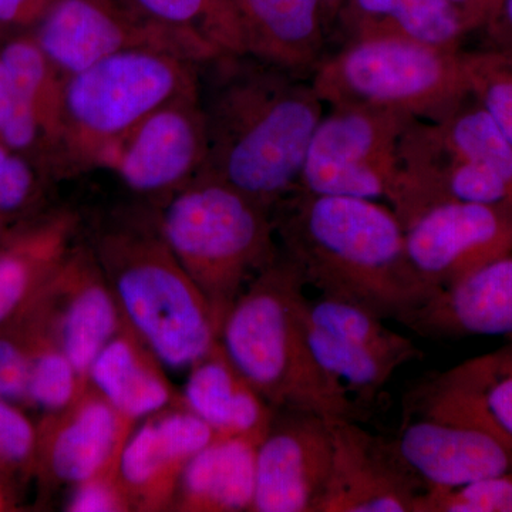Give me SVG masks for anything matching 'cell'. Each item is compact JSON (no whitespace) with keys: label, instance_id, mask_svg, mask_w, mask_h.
<instances>
[{"label":"cell","instance_id":"cell-9","mask_svg":"<svg viewBox=\"0 0 512 512\" xmlns=\"http://www.w3.org/2000/svg\"><path fill=\"white\" fill-rule=\"evenodd\" d=\"M413 120L397 111L330 107L313 133L298 191L387 201L400 137Z\"/></svg>","mask_w":512,"mask_h":512},{"label":"cell","instance_id":"cell-3","mask_svg":"<svg viewBox=\"0 0 512 512\" xmlns=\"http://www.w3.org/2000/svg\"><path fill=\"white\" fill-rule=\"evenodd\" d=\"M86 241L124 322L168 369H190L220 342L210 303L168 247L156 205L113 212Z\"/></svg>","mask_w":512,"mask_h":512},{"label":"cell","instance_id":"cell-25","mask_svg":"<svg viewBox=\"0 0 512 512\" xmlns=\"http://www.w3.org/2000/svg\"><path fill=\"white\" fill-rule=\"evenodd\" d=\"M144 18L188 33L218 55H248L244 28L229 0H120Z\"/></svg>","mask_w":512,"mask_h":512},{"label":"cell","instance_id":"cell-12","mask_svg":"<svg viewBox=\"0 0 512 512\" xmlns=\"http://www.w3.org/2000/svg\"><path fill=\"white\" fill-rule=\"evenodd\" d=\"M404 248L421 288L433 295L512 254V208L441 202L404 228Z\"/></svg>","mask_w":512,"mask_h":512},{"label":"cell","instance_id":"cell-24","mask_svg":"<svg viewBox=\"0 0 512 512\" xmlns=\"http://www.w3.org/2000/svg\"><path fill=\"white\" fill-rule=\"evenodd\" d=\"M0 62L36 113L52 151L53 175V161L62 130L67 76L43 52L32 33H22L3 43Z\"/></svg>","mask_w":512,"mask_h":512},{"label":"cell","instance_id":"cell-8","mask_svg":"<svg viewBox=\"0 0 512 512\" xmlns=\"http://www.w3.org/2000/svg\"><path fill=\"white\" fill-rule=\"evenodd\" d=\"M394 450L426 490H454L512 470V439L448 370L404 402Z\"/></svg>","mask_w":512,"mask_h":512},{"label":"cell","instance_id":"cell-16","mask_svg":"<svg viewBox=\"0 0 512 512\" xmlns=\"http://www.w3.org/2000/svg\"><path fill=\"white\" fill-rule=\"evenodd\" d=\"M215 433L183 403L138 421L119 463V477L133 511H173L175 494L191 458Z\"/></svg>","mask_w":512,"mask_h":512},{"label":"cell","instance_id":"cell-29","mask_svg":"<svg viewBox=\"0 0 512 512\" xmlns=\"http://www.w3.org/2000/svg\"><path fill=\"white\" fill-rule=\"evenodd\" d=\"M471 97L512 143V56L498 50H461Z\"/></svg>","mask_w":512,"mask_h":512},{"label":"cell","instance_id":"cell-35","mask_svg":"<svg viewBox=\"0 0 512 512\" xmlns=\"http://www.w3.org/2000/svg\"><path fill=\"white\" fill-rule=\"evenodd\" d=\"M37 433L33 424L12 402L0 399V464L25 466L35 456Z\"/></svg>","mask_w":512,"mask_h":512},{"label":"cell","instance_id":"cell-17","mask_svg":"<svg viewBox=\"0 0 512 512\" xmlns=\"http://www.w3.org/2000/svg\"><path fill=\"white\" fill-rule=\"evenodd\" d=\"M136 421L127 419L87 382L63 409L50 413L42 439L43 464L53 483L74 485L119 471Z\"/></svg>","mask_w":512,"mask_h":512},{"label":"cell","instance_id":"cell-33","mask_svg":"<svg viewBox=\"0 0 512 512\" xmlns=\"http://www.w3.org/2000/svg\"><path fill=\"white\" fill-rule=\"evenodd\" d=\"M40 173L29 158L0 144V217L19 214L35 201Z\"/></svg>","mask_w":512,"mask_h":512},{"label":"cell","instance_id":"cell-27","mask_svg":"<svg viewBox=\"0 0 512 512\" xmlns=\"http://www.w3.org/2000/svg\"><path fill=\"white\" fill-rule=\"evenodd\" d=\"M436 123L458 154L487 165L512 192L511 140L473 97Z\"/></svg>","mask_w":512,"mask_h":512},{"label":"cell","instance_id":"cell-21","mask_svg":"<svg viewBox=\"0 0 512 512\" xmlns=\"http://www.w3.org/2000/svg\"><path fill=\"white\" fill-rule=\"evenodd\" d=\"M181 403L215 436L261 441L275 409L248 382L218 342L190 367Z\"/></svg>","mask_w":512,"mask_h":512},{"label":"cell","instance_id":"cell-38","mask_svg":"<svg viewBox=\"0 0 512 512\" xmlns=\"http://www.w3.org/2000/svg\"><path fill=\"white\" fill-rule=\"evenodd\" d=\"M456 10L467 35L483 30L494 18L503 0H447Z\"/></svg>","mask_w":512,"mask_h":512},{"label":"cell","instance_id":"cell-36","mask_svg":"<svg viewBox=\"0 0 512 512\" xmlns=\"http://www.w3.org/2000/svg\"><path fill=\"white\" fill-rule=\"evenodd\" d=\"M29 373V342L0 336V399L8 402L28 399Z\"/></svg>","mask_w":512,"mask_h":512},{"label":"cell","instance_id":"cell-18","mask_svg":"<svg viewBox=\"0 0 512 512\" xmlns=\"http://www.w3.org/2000/svg\"><path fill=\"white\" fill-rule=\"evenodd\" d=\"M399 322L429 339L512 338V254L434 292Z\"/></svg>","mask_w":512,"mask_h":512},{"label":"cell","instance_id":"cell-1","mask_svg":"<svg viewBox=\"0 0 512 512\" xmlns=\"http://www.w3.org/2000/svg\"><path fill=\"white\" fill-rule=\"evenodd\" d=\"M198 92L208 137L200 174L274 212L298 191L325 114L311 79L251 55H220L200 64Z\"/></svg>","mask_w":512,"mask_h":512},{"label":"cell","instance_id":"cell-2","mask_svg":"<svg viewBox=\"0 0 512 512\" xmlns=\"http://www.w3.org/2000/svg\"><path fill=\"white\" fill-rule=\"evenodd\" d=\"M282 254L306 286L399 322L426 301L404 228L389 205L363 198L293 192L274 211Z\"/></svg>","mask_w":512,"mask_h":512},{"label":"cell","instance_id":"cell-20","mask_svg":"<svg viewBox=\"0 0 512 512\" xmlns=\"http://www.w3.org/2000/svg\"><path fill=\"white\" fill-rule=\"evenodd\" d=\"M168 367L133 329L123 323L90 366L87 382L127 419H147L181 403Z\"/></svg>","mask_w":512,"mask_h":512},{"label":"cell","instance_id":"cell-5","mask_svg":"<svg viewBox=\"0 0 512 512\" xmlns=\"http://www.w3.org/2000/svg\"><path fill=\"white\" fill-rule=\"evenodd\" d=\"M157 210L168 247L210 303L221 330L238 296L281 252L274 212L202 174Z\"/></svg>","mask_w":512,"mask_h":512},{"label":"cell","instance_id":"cell-19","mask_svg":"<svg viewBox=\"0 0 512 512\" xmlns=\"http://www.w3.org/2000/svg\"><path fill=\"white\" fill-rule=\"evenodd\" d=\"M241 20L248 55L311 76L323 57L322 0H229Z\"/></svg>","mask_w":512,"mask_h":512},{"label":"cell","instance_id":"cell-40","mask_svg":"<svg viewBox=\"0 0 512 512\" xmlns=\"http://www.w3.org/2000/svg\"><path fill=\"white\" fill-rule=\"evenodd\" d=\"M323 10H325V19L328 26L330 23L335 22L336 15H338L340 6L343 5L345 0H322Z\"/></svg>","mask_w":512,"mask_h":512},{"label":"cell","instance_id":"cell-28","mask_svg":"<svg viewBox=\"0 0 512 512\" xmlns=\"http://www.w3.org/2000/svg\"><path fill=\"white\" fill-rule=\"evenodd\" d=\"M76 367L52 336H35L30 342L28 399L52 413L76 399L86 386Z\"/></svg>","mask_w":512,"mask_h":512},{"label":"cell","instance_id":"cell-6","mask_svg":"<svg viewBox=\"0 0 512 512\" xmlns=\"http://www.w3.org/2000/svg\"><path fill=\"white\" fill-rule=\"evenodd\" d=\"M200 64L133 50L67 76L53 175L77 177L100 170L114 144L151 111L198 89Z\"/></svg>","mask_w":512,"mask_h":512},{"label":"cell","instance_id":"cell-14","mask_svg":"<svg viewBox=\"0 0 512 512\" xmlns=\"http://www.w3.org/2000/svg\"><path fill=\"white\" fill-rule=\"evenodd\" d=\"M333 464L319 512H414L426 487L394 450L355 419L332 420Z\"/></svg>","mask_w":512,"mask_h":512},{"label":"cell","instance_id":"cell-10","mask_svg":"<svg viewBox=\"0 0 512 512\" xmlns=\"http://www.w3.org/2000/svg\"><path fill=\"white\" fill-rule=\"evenodd\" d=\"M30 33L66 76L133 50L195 63L220 56L197 37L144 18L120 0H56Z\"/></svg>","mask_w":512,"mask_h":512},{"label":"cell","instance_id":"cell-4","mask_svg":"<svg viewBox=\"0 0 512 512\" xmlns=\"http://www.w3.org/2000/svg\"><path fill=\"white\" fill-rule=\"evenodd\" d=\"M305 288L299 269L279 252L225 315L221 346L275 410L355 419L348 390L319 365L309 345Z\"/></svg>","mask_w":512,"mask_h":512},{"label":"cell","instance_id":"cell-13","mask_svg":"<svg viewBox=\"0 0 512 512\" xmlns=\"http://www.w3.org/2000/svg\"><path fill=\"white\" fill-rule=\"evenodd\" d=\"M332 464V420L303 410H275L256 448L252 512H319Z\"/></svg>","mask_w":512,"mask_h":512},{"label":"cell","instance_id":"cell-23","mask_svg":"<svg viewBox=\"0 0 512 512\" xmlns=\"http://www.w3.org/2000/svg\"><path fill=\"white\" fill-rule=\"evenodd\" d=\"M335 22L346 42L397 39L461 50L467 36L447 0H345Z\"/></svg>","mask_w":512,"mask_h":512},{"label":"cell","instance_id":"cell-7","mask_svg":"<svg viewBox=\"0 0 512 512\" xmlns=\"http://www.w3.org/2000/svg\"><path fill=\"white\" fill-rule=\"evenodd\" d=\"M319 99L330 107L397 111L439 121L471 96L461 50L397 39H366L322 57L311 74Z\"/></svg>","mask_w":512,"mask_h":512},{"label":"cell","instance_id":"cell-15","mask_svg":"<svg viewBox=\"0 0 512 512\" xmlns=\"http://www.w3.org/2000/svg\"><path fill=\"white\" fill-rule=\"evenodd\" d=\"M42 298L63 352L87 380L94 359L124 319L86 238L74 242L43 288Z\"/></svg>","mask_w":512,"mask_h":512},{"label":"cell","instance_id":"cell-37","mask_svg":"<svg viewBox=\"0 0 512 512\" xmlns=\"http://www.w3.org/2000/svg\"><path fill=\"white\" fill-rule=\"evenodd\" d=\"M56 0H0V30H33Z\"/></svg>","mask_w":512,"mask_h":512},{"label":"cell","instance_id":"cell-39","mask_svg":"<svg viewBox=\"0 0 512 512\" xmlns=\"http://www.w3.org/2000/svg\"><path fill=\"white\" fill-rule=\"evenodd\" d=\"M481 32L484 46L512 56V0H503L491 22Z\"/></svg>","mask_w":512,"mask_h":512},{"label":"cell","instance_id":"cell-26","mask_svg":"<svg viewBox=\"0 0 512 512\" xmlns=\"http://www.w3.org/2000/svg\"><path fill=\"white\" fill-rule=\"evenodd\" d=\"M306 312L316 328L355 348L394 357L404 365L423 357L412 339L387 328L386 319L356 303L320 295L308 301Z\"/></svg>","mask_w":512,"mask_h":512},{"label":"cell","instance_id":"cell-11","mask_svg":"<svg viewBox=\"0 0 512 512\" xmlns=\"http://www.w3.org/2000/svg\"><path fill=\"white\" fill-rule=\"evenodd\" d=\"M207 154L197 89L151 111L114 144L100 170L116 174L128 190L160 207L201 173Z\"/></svg>","mask_w":512,"mask_h":512},{"label":"cell","instance_id":"cell-22","mask_svg":"<svg viewBox=\"0 0 512 512\" xmlns=\"http://www.w3.org/2000/svg\"><path fill=\"white\" fill-rule=\"evenodd\" d=\"M258 441L217 436L185 467L173 511L252 512Z\"/></svg>","mask_w":512,"mask_h":512},{"label":"cell","instance_id":"cell-32","mask_svg":"<svg viewBox=\"0 0 512 512\" xmlns=\"http://www.w3.org/2000/svg\"><path fill=\"white\" fill-rule=\"evenodd\" d=\"M414 512H512V470L454 490H426Z\"/></svg>","mask_w":512,"mask_h":512},{"label":"cell","instance_id":"cell-31","mask_svg":"<svg viewBox=\"0 0 512 512\" xmlns=\"http://www.w3.org/2000/svg\"><path fill=\"white\" fill-rule=\"evenodd\" d=\"M480 397L485 409L512 439V338L500 349L450 370Z\"/></svg>","mask_w":512,"mask_h":512},{"label":"cell","instance_id":"cell-30","mask_svg":"<svg viewBox=\"0 0 512 512\" xmlns=\"http://www.w3.org/2000/svg\"><path fill=\"white\" fill-rule=\"evenodd\" d=\"M0 144L52 174V151L29 101L0 62Z\"/></svg>","mask_w":512,"mask_h":512},{"label":"cell","instance_id":"cell-34","mask_svg":"<svg viewBox=\"0 0 512 512\" xmlns=\"http://www.w3.org/2000/svg\"><path fill=\"white\" fill-rule=\"evenodd\" d=\"M69 512H130V498L124 490L119 471L100 474L74 485L66 508Z\"/></svg>","mask_w":512,"mask_h":512}]
</instances>
